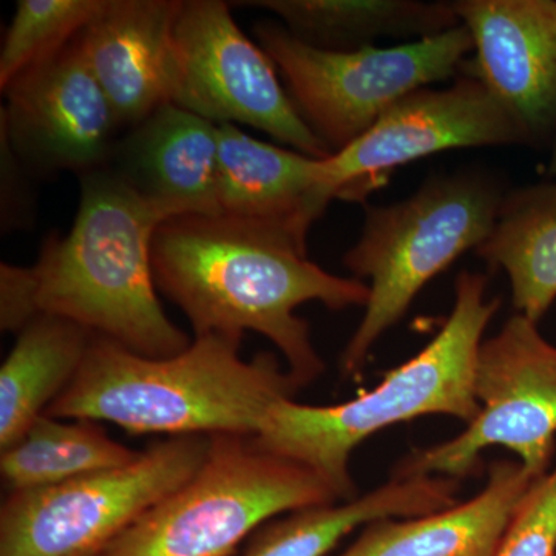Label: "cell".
Wrapping results in <instances>:
<instances>
[{
  "label": "cell",
  "instance_id": "8992f818",
  "mask_svg": "<svg viewBox=\"0 0 556 556\" xmlns=\"http://www.w3.org/2000/svg\"><path fill=\"white\" fill-rule=\"evenodd\" d=\"M339 501L309 468L218 434L199 471L98 556H236L266 522Z\"/></svg>",
  "mask_w": 556,
  "mask_h": 556
},
{
  "label": "cell",
  "instance_id": "7c38bea8",
  "mask_svg": "<svg viewBox=\"0 0 556 556\" xmlns=\"http://www.w3.org/2000/svg\"><path fill=\"white\" fill-rule=\"evenodd\" d=\"M3 93L2 137L25 166L80 175L109 166L121 126L76 38Z\"/></svg>",
  "mask_w": 556,
  "mask_h": 556
},
{
  "label": "cell",
  "instance_id": "e0dca14e",
  "mask_svg": "<svg viewBox=\"0 0 556 556\" xmlns=\"http://www.w3.org/2000/svg\"><path fill=\"white\" fill-rule=\"evenodd\" d=\"M541 478L519 460H496L479 495L424 517L369 522L351 546L334 556H495Z\"/></svg>",
  "mask_w": 556,
  "mask_h": 556
},
{
  "label": "cell",
  "instance_id": "8fae6325",
  "mask_svg": "<svg viewBox=\"0 0 556 556\" xmlns=\"http://www.w3.org/2000/svg\"><path fill=\"white\" fill-rule=\"evenodd\" d=\"M532 146L517 116L470 75L402 98L357 141L321 161L336 199L362 200L391 170L450 149Z\"/></svg>",
  "mask_w": 556,
  "mask_h": 556
},
{
  "label": "cell",
  "instance_id": "5b68a950",
  "mask_svg": "<svg viewBox=\"0 0 556 556\" xmlns=\"http://www.w3.org/2000/svg\"><path fill=\"white\" fill-rule=\"evenodd\" d=\"M506 192L478 170L428 178L408 199L365 207L357 243L343 265L368 278L365 316L350 339L340 371L357 378L372 346L405 316L428 281L464 252L477 251L495 226Z\"/></svg>",
  "mask_w": 556,
  "mask_h": 556
},
{
  "label": "cell",
  "instance_id": "5bb4252c",
  "mask_svg": "<svg viewBox=\"0 0 556 556\" xmlns=\"http://www.w3.org/2000/svg\"><path fill=\"white\" fill-rule=\"evenodd\" d=\"M182 0H104L76 36L121 129L138 126L174 89V28Z\"/></svg>",
  "mask_w": 556,
  "mask_h": 556
},
{
  "label": "cell",
  "instance_id": "7a4b0ae2",
  "mask_svg": "<svg viewBox=\"0 0 556 556\" xmlns=\"http://www.w3.org/2000/svg\"><path fill=\"white\" fill-rule=\"evenodd\" d=\"M236 336L193 338L182 353L148 357L93 336L78 375L47 409L131 434L255 437L274 402L300 388L277 356H240Z\"/></svg>",
  "mask_w": 556,
  "mask_h": 556
},
{
  "label": "cell",
  "instance_id": "277c9868",
  "mask_svg": "<svg viewBox=\"0 0 556 556\" xmlns=\"http://www.w3.org/2000/svg\"><path fill=\"white\" fill-rule=\"evenodd\" d=\"M489 278L463 270L455 303L437 338L372 390L339 405L274 402L254 439L266 452L309 468L340 501L358 496L351 477L354 450L372 434L416 417L444 415L468 424L481 407L475 397V365L486 325L500 299L486 300Z\"/></svg>",
  "mask_w": 556,
  "mask_h": 556
},
{
  "label": "cell",
  "instance_id": "cb8c5ba5",
  "mask_svg": "<svg viewBox=\"0 0 556 556\" xmlns=\"http://www.w3.org/2000/svg\"><path fill=\"white\" fill-rule=\"evenodd\" d=\"M495 556H556V467L530 490Z\"/></svg>",
  "mask_w": 556,
  "mask_h": 556
},
{
  "label": "cell",
  "instance_id": "6da1fadb",
  "mask_svg": "<svg viewBox=\"0 0 556 556\" xmlns=\"http://www.w3.org/2000/svg\"><path fill=\"white\" fill-rule=\"evenodd\" d=\"M156 288L188 317L195 338L265 336L302 390L325 371L308 321V302L329 309L365 306L369 287L334 276L306 258L305 241L229 215H182L161 223L152 244Z\"/></svg>",
  "mask_w": 556,
  "mask_h": 556
},
{
  "label": "cell",
  "instance_id": "9c48e42d",
  "mask_svg": "<svg viewBox=\"0 0 556 556\" xmlns=\"http://www.w3.org/2000/svg\"><path fill=\"white\" fill-rule=\"evenodd\" d=\"M473 386L477 419L456 438L409 453L391 478L460 481L478 473L490 447L510 450L535 477L548 473L556 445V346L538 324L517 314L482 340Z\"/></svg>",
  "mask_w": 556,
  "mask_h": 556
},
{
  "label": "cell",
  "instance_id": "44dd1931",
  "mask_svg": "<svg viewBox=\"0 0 556 556\" xmlns=\"http://www.w3.org/2000/svg\"><path fill=\"white\" fill-rule=\"evenodd\" d=\"M475 252L507 274L515 309L540 324L556 300V178L506 192Z\"/></svg>",
  "mask_w": 556,
  "mask_h": 556
},
{
  "label": "cell",
  "instance_id": "ac0fdd59",
  "mask_svg": "<svg viewBox=\"0 0 556 556\" xmlns=\"http://www.w3.org/2000/svg\"><path fill=\"white\" fill-rule=\"evenodd\" d=\"M459 481L390 478L350 501L302 508L260 527L236 556H329L354 530L387 518H416L456 506Z\"/></svg>",
  "mask_w": 556,
  "mask_h": 556
},
{
  "label": "cell",
  "instance_id": "9a60e30c",
  "mask_svg": "<svg viewBox=\"0 0 556 556\" xmlns=\"http://www.w3.org/2000/svg\"><path fill=\"white\" fill-rule=\"evenodd\" d=\"M139 195L167 217L218 215V126L166 104L119 139L110 161Z\"/></svg>",
  "mask_w": 556,
  "mask_h": 556
},
{
  "label": "cell",
  "instance_id": "2e32d148",
  "mask_svg": "<svg viewBox=\"0 0 556 556\" xmlns=\"http://www.w3.org/2000/svg\"><path fill=\"white\" fill-rule=\"evenodd\" d=\"M321 161L251 138L236 124H219V214L265 223L306 243L311 226L336 199Z\"/></svg>",
  "mask_w": 556,
  "mask_h": 556
},
{
  "label": "cell",
  "instance_id": "d4e9b609",
  "mask_svg": "<svg viewBox=\"0 0 556 556\" xmlns=\"http://www.w3.org/2000/svg\"><path fill=\"white\" fill-rule=\"evenodd\" d=\"M548 175L556 178V137L554 139V148H552L551 161H548Z\"/></svg>",
  "mask_w": 556,
  "mask_h": 556
},
{
  "label": "cell",
  "instance_id": "3957f363",
  "mask_svg": "<svg viewBox=\"0 0 556 556\" xmlns=\"http://www.w3.org/2000/svg\"><path fill=\"white\" fill-rule=\"evenodd\" d=\"M166 219L110 167L84 174L68 236L22 266L33 317L67 318L141 356L182 353L192 340L164 313L153 277V237Z\"/></svg>",
  "mask_w": 556,
  "mask_h": 556
},
{
  "label": "cell",
  "instance_id": "52a82bcc",
  "mask_svg": "<svg viewBox=\"0 0 556 556\" xmlns=\"http://www.w3.org/2000/svg\"><path fill=\"white\" fill-rule=\"evenodd\" d=\"M292 104L332 155L367 134L402 98L456 75L475 49L466 25L391 49L328 51L306 46L277 22L254 28Z\"/></svg>",
  "mask_w": 556,
  "mask_h": 556
},
{
  "label": "cell",
  "instance_id": "ffe728a7",
  "mask_svg": "<svg viewBox=\"0 0 556 556\" xmlns=\"http://www.w3.org/2000/svg\"><path fill=\"white\" fill-rule=\"evenodd\" d=\"M89 329L64 317L40 314L17 332L0 367V450L11 447L78 375Z\"/></svg>",
  "mask_w": 556,
  "mask_h": 556
},
{
  "label": "cell",
  "instance_id": "ba28073f",
  "mask_svg": "<svg viewBox=\"0 0 556 556\" xmlns=\"http://www.w3.org/2000/svg\"><path fill=\"white\" fill-rule=\"evenodd\" d=\"M208 447L211 437L167 438L126 466L9 493L0 508V556L100 555L189 481Z\"/></svg>",
  "mask_w": 556,
  "mask_h": 556
},
{
  "label": "cell",
  "instance_id": "30bf717a",
  "mask_svg": "<svg viewBox=\"0 0 556 556\" xmlns=\"http://www.w3.org/2000/svg\"><path fill=\"white\" fill-rule=\"evenodd\" d=\"M172 104L217 124H247L303 155L332 156L306 126L258 43L222 0H185L174 28Z\"/></svg>",
  "mask_w": 556,
  "mask_h": 556
},
{
  "label": "cell",
  "instance_id": "d6986e66",
  "mask_svg": "<svg viewBox=\"0 0 556 556\" xmlns=\"http://www.w3.org/2000/svg\"><path fill=\"white\" fill-rule=\"evenodd\" d=\"M233 5L268 10L306 46L356 51L383 38H431L460 24L452 3L417 0H249Z\"/></svg>",
  "mask_w": 556,
  "mask_h": 556
},
{
  "label": "cell",
  "instance_id": "4fadbf2b",
  "mask_svg": "<svg viewBox=\"0 0 556 556\" xmlns=\"http://www.w3.org/2000/svg\"><path fill=\"white\" fill-rule=\"evenodd\" d=\"M452 5L477 50L471 75L517 116L530 144L555 139V0H459Z\"/></svg>",
  "mask_w": 556,
  "mask_h": 556
},
{
  "label": "cell",
  "instance_id": "603a6c76",
  "mask_svg": "<svg viewBox=\"0 0 556 556\" xmlns=\"http://www.w3.org/2000/svg\"><path fill=\"white\" fill-rule=\"evenodd\" d=\"M102 5L104 0H20L0 53L2 91L65 49Z\"/></svg>",
  "mask_w": 556,
  "mask_h": 556
},
{
  "label": "cell",
  "instance_id": "7402d4cb",
  "mask_svg": "<svg viewBox=\"0 0 556 556\" xmlns=\"http://www.w3.org/2000/svg\"><path fill=\"white\" fill-rule=\"evenodd\" d=\"M138 455L93 420L43 415L20 441L0 450V475L9 493L24 492L123 467Z\"/></svg>",
  "mask_w": 556,
  "mask_h": 556
}]
</instances>
